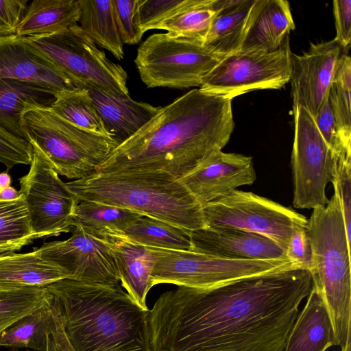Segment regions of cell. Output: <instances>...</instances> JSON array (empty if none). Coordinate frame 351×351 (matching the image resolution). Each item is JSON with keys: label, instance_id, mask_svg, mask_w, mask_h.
<instances>
[{"label": "cell", "instance_id": "obj_1", "mask_svg": "<svg viewBox=\"0 0 351 351\" xmlns=\"http://www.w3.org/2000/svg\"><path fill=\"white\" fill-rule=\"evenodd\" d=\"M312 287L311 272L298 267L178 286L149 312L151 351H284Z\"/></svg>", "mask_w": 351, "mask_h": 351}, {"label": "cell", "instance_id": "obj_2", "mask_svg": "<svg viewBox=\"0 0 351 351\" xmlns=\"http://www.w3.org/2000/svg\"><path fill=\"white\" fill-rule=\"evenodd\" d=\"M234 126L232 99L193 89L160 107L96 172L164 171L180 180L221 151Z\"/></svg>", "mask_w": 351, "mask_h": 351}, {"label": "cell", "instance_id": "obj_3", "mask_svg": "<svg viewBox=\"0 0 351 351\" xmlns=\"http://www.w3.org/2000/svg\"><path fill=\"white\" fill-rule=\"evenodd\" d=\"M45 287L44 351H151L149 311L119 284L63 279Z\"/></svg>", "mask_w": 351, "mask_h": 351}, {"label": "cell", "instance_id": "obj_4", "mask_svg": "<svg viewBox=\"0 0 351 351\" xmlns=\"http://www.w3.org/2000/svg\"><path fill=\"white\" fill-rule=\"evenodd\" d=\"M66 185L79 201L131 210L187 230L206 228L203 206L179 180L164 171L95 172Z\"/></svg>", "mask_w": 351, "mask_h": 351}, {"label": "cell", "instance_id": "obj_5", "mask_svg": "<svg viewBox=\"0 0 351 351\" xmlns=\"http://www.w3.org/2000/svg\"><path fill=\"white\" fill-rule=\"evenodd\" d=\"M325 206L313 209L306 234L313 253V281L320 289L329 312L337 346L351 351L350 242L337 190Z\"/></svg>", "mask_w": 351, "mask_h": 351}, {"label": "cell", "instance_id": "obj_6", "mask_svg": "<svg viewBox=\"0 0 351 351\" xmlns=\"http://www.w3.org/2000/svg\"><path fill=\"white\" fill-rule=\"evenodd\" d=\"M22 127L27 141L40 150L58 174L73 180L96 172L119 145L112 136L82 129L50 108L25 110Z\"/></svg>", "mask_w": 351, "mask_h": 351}, {"label": "cell", "instance_id": "obj_7", "mask_svg": "<svg viewBox=\"0 0 351 351\" xmlns=\"http://www.w3.org/2000/svg\"><path fill=\"white\" fill-rule=\"evenodd\" d=\"M223 58L195 40L166 34L149 36L138 48L135 64L148 88L199 86Z\"/></svg>", "mask_w": 351, "mask_h": 351}, {"label": "cell", "instance_id": "obj_8", "mask_svg": "<svg viewBox=\"0 0 351 351\" xmlns=\"http://www.w3.org/2000/svg\"><path fill=\"white\" fill-rule=\"evenodd\" d=\"M25 38L80 84L113 95H130L125 71L110 60L79 25L53 34Z\"/></svg>", "mask_w": 351, "mask_h": 351}, {"label": "cell", "instance_id": "obj_9", "mask_svg": "<svg viewBox=\"0 0 351 351\" xmlns=\"http://www.w3.org/2000/svg\"><path fill=\"white\" fill-rule=\"evenodd\" d=\"M154 249L157 258L151 275L152 287L167 283L207 288L269 271L298 267L286 257L270 260H237L193 250Z\"/></svg>", "mask_w": 351, "mask_h": 351}, {"label": "cell", "instance_id": "obj_10", "mask_svg": "<svg viewBox=\"0 0 351 351\" xmlns=\"http://www.w3.org/2000/svg\"><path fill=\"white\" fill-rule=\"evenodd\" d=\"M206 228H236L263 235L285 252L293 229L307 219L293 210L252 192L234 190L203 206Z\"/></svg>", "mask_w": 351, "mask_h": 351}, {"label": "cell", "instance_id": "obj_11", "mask_svg": "<svg viewBox=\"0 0 351 351\" xmlns=\"http://www.w3.org/2000/svg\"><path fill=\"white\" fill-rule=\"evenodd\" d=\"M293 112V205L296 208L313 210L328 202L326 187L335 180L341 157L326 144L306 109L295 106Z\"/></svg>", "mask_w": 351, "mask_h": 351}, {"label": "cell", "instance_id": "obj_12", "mask_svg": "<svg viewBox=\"0 0 351 351\" xmlns=\"http://www.w3.org/2000/svg\"><path fill=\"white\" fill-rule=\"evenodd\" d=\"M291 53L289 36L272 52L239 50L223 57L199 88L230 99L252 90L280 89L290 81Z\"/></svg>", "mask_w": 351, "mask_h": 351}, {"label": "cell", "instance_id": "obj_13", "mask_svg": "<svg viewBox=\"0 0 351 351\" xmlns=\"http://www.w3.org/2000/svg\"><path fill=\"white\" fill-rule=\"evenodd\" d=\"M32 146L29 172L20 178V194L35 239L71 232L77 198L58 177L40 150Z\"/></svg>", "mask_w": 351, "mask_h": 351}, {"label": "cell", "instance_id": "obj_14", "mask_svg": "<svg viewBox=\"0 0 351 351\" xmlns=\"http://www.w3.org/2000/svg\"><path fill=\"white\" fill-rule=\"evenodd\" d=\"M64 241L44 243L36 250L45 261L62 270L69 279L91 284L117 285L119 277L114 257L96 232L75 224Z\"/></svg>", "mask_w": 351, "mask_h": 351}, {"label": "cell", "instance_id": "obj_15", "mask_svg": "<svg viewBox=\"0 0 351 351\" xmlns=\"http://www.w3.org/2000/svg\"><path fill=\"white\" fill-rule=\"evenodd\" d=\"M346 52L335 39L311 44L302 55L291 53L293 106H302L314 119L328 95L338 60Z\"/></svg>", "mask_w": 351, "mask_h": 351}, {"label": "cell", "instance_id": "obj_16", "mask_svg": "<svg viewBox=\"0 0 351 351\" xmlns=\"http://www.w3.org/2000/svg\"><path fill=\"white\" fill-rule=\"evenodd\" d=\"M0 77L32 83L56 96L62 92L84 88L25 37L16 35L0 36Z\"/></svg>", "mask_w": 351, "mask_h": 351}, {"label": "cell", "instance_id": "obj_17", "mask_svg": "<svg viewBox=\"0 0 351 351\" xmlns=\"http://www.w3.org/2000/svg\"><path fill=\"white\" fill-rule=\"evenodd\" d=\"M256 178L252 157L219 151L179 180L203 206Z\"/></svg>", "mask_w": 351, "mask_h": 351}, {"label": "cell", "instance_id": "obj_18", "mask_svg": "<svg viewBox=\"0 0 351 351\" xmlns=\"http://www.w3.org/2000/svg\"><path fill=\"white\" fill-rule=\"evenodd\" d=\"M190 237L191 250L215 256L237 260L286 257L279 245L270 239L239 229L204 228L191 230Z\"/></svg>", "mask_w": 351, "mask_h": 351}, {"label": "cell", "instance_id": "obj_19", "mask_svg": "<svg viewBox=\"0 0 351 351\" xmlns=\"http://www.w3.org/2000/svg\"><path fill=\"white\" fill-rule=\"evenodd\" d=\"M93 232L97 233L109 247L121 285L139 306L148 309L146 297L152 287L151 275L157 258L155 249L138 244L120 232Z\"/></svg>", "mask_w": 351, "mask_h": 351}, {"label": "cell", "instance_id": "obj_20", "mask_svg": "<svg viewBox=\"0 0 351 351\" xmlns=\"http://www.w3.org/2000/svg\"><path fill=\"white\" fill-rule=\"evenodd\" d=\"M295 27L287 1L255 0L240 51H274Z\"/></svg>", "mask_w": 351, "mask_h": 351}, {"label": "cell", "instance_id": "obj_21", "mask_svg": "<svg viewBox=\"0 0 351 351\" xmlns=\"http://www.w3.org/2000/svg\"><path fill=\"white\" fill-rule=\"evenodd\" d=\"M82 86L87 89L106 130L119 144L134 135L160 108L134 101L130 95H113L90 85Z\"/></svg>", "mask_w": 351, "mask_h": 351}, {"label": "cell", "instance_id": "obj_22", "mask_svg": "<svg viewBox=\"0 0 351 351\" xmlns=\"http://www.w3.org/2000/svg\"><path fill=\"white\" fill-rule=\"evenodd\" d=\"M306 298L289 334L284 351H326L337 346L325 300L313 281Z\"/></svg>", "mask_w": 351, "mask_h": 351}, {"label": "cell", "instance_id": "obj_23", "mask_svg": "<svg viewBox=\"0 0 351 351\" xmlns=\"http://www.w3.org/2000/svg\"><path fill=\"white\" fill-rule=\"evenodd\" d=\"M56 95L32 83L0 77V127L26 139L22 127L23 112L33 107L51 108Z\"/></svg>", "mask_w": 351, "mask_h": 351}, {"label": "cell", "instance_id": "obj_24", "mask_svg": "<svg viewBox=\"0 0 351 351\" xmlns=\"http://www.w3.org/2000/svg\"><path fill=\"white\" fill-rule=\"evenodd\" d=\"M63 279H69L67 275L36 250L0 257V292L45 287Z\"/></svg>", "mask_w": 351, "mask_h": 351}, {"label": "cell", "instance_id": "obj_25", "mask_svg": "<svg viewBox=\"0 0 351 351\" xmlns=\"http://www.w3.org/2000/svg\"><path fill=\"white\" fill-rule=\"evenodd\" d=\"M255 0H221L204 45L225 57L240 50L248 18Z\"/></svg>", "mask_w": 351, "mask_h": 351}, {"label": "cell", "instance_id": "obj_26", "mask_svg": "<svg viewBox=\"0 0 351 351\" xmlns=\"http://www.w3.org/2000/svg\"><path fill=\"white\" fill-rule=\"evenodd\" d=\"M80 12V0H34L27 5L15 35L29 37L64 30L77 24Z\"/></svg>", "mask_w": 351, "mask_h": 351}, {"label": "cell", "instance_id": "obj_27", "mask_svg": "<svg viewBox=\"0 0 351 351\" xmlns=\"http://www.w3.org/2000/svg\"><path fill=\"white\" fill-rule=\"evenodd\" d=\"M79 23L83 32L117 59L123 58V43L115 23L112 0H80Z\"/></svg>", "mask_w": 351, "mask_h": 351}, {"label": "cell", "instance_id": "obj_28", "mask_svg": "<svg viewBox=\"0 0 351 351\" xmlns=\"http://www.w3.org/2000/svg\"><path fill=\"white\" fill-rule=\"evenodd\" d=\"M221 9L220 0H188L175 14L156 29L171 36L204 43L211 23Z\"/></svg>", "mask_w": 351, "mask_h": 351}, {"label": "cell", "instance_id": "obj_29", "mask_svg": "<svg viewBox=\"0 0 351 351\" xmlns=\"http://www.w3.org/2000/svg\"><path fill=\"white\" fill-rule=\"evenodd\" d=\"M190 231L149 217L139 216L120 233L147 247L191 250Z\"/></svg>", "mask_w": 351, "mask_h": 351}, {"label": "cell", "instance_id": "obj_30", "mask_svg": "<svg viewBox=\"0 0 351 351\" xmlns=\"http://www.w3.org/2000/svg\"><path fill=\"white\" fill-rule=\"evenodd\" d=\"M51 109L82 129L112 136L106 130L85 88L59 93Z\"/></svg>", "mask_w": 351, "mask_h": 351}, {"label": "cell", "instance_id": "obj_31", "mask_svg": "<svg viewBox=\"0 0 351 351\" xmlns=\"http://www.w3.org/2000/svg\"><path fill=\"white\" fill-rule=\"evenodd\" d=\"M351 59L346 52L340 56L328 92V99L341 138L351 147Z\"/></svg>", "mask_w": 351, "mask_h": 351}, {"label": "cell", "instance_id": "obj_32", "mask_svg": "<svg viewBox=\"0 0 351 351\" xmlns=\"http://www.w3.org/2000/svg\"><path fill=\"white\" fill-rule=\"evenodd\" d=\"M143 215L131 210L90 201H80L76 206L73 226L90 232L110 230L122 232L135 218Z\"/></svg>", "mask_w": 351, "mask_h": 351}, {"label": "cell", "instance_id": "obj_33", "mask_svg": "<svg viewBox=\"0 0 351 351\" xmlns=\"http://www.w3.org/2000/svg\"><path fill=\"white\" fill-rule=\"evenodd\" d=\"M47 330L48 311L44 302L3 331L0 335V346L44 351Z\"/></svg>", "mask_w": 351, "mask_h": 351}, {"label": "cell", "instance_id": "obj_34", "mask_svg": "<svg viewBox=\"0 0 351 351\" xmlns=\"http://www.w3.org/2000/svg\"><path fill=\"white\" fill-rule=\"evenodd\" d=\"M35 239L22 195L12 200L0 199V246L31 243Z\"/></svg>", "mask_w": 351, "mask_h": 351}, {"label": "cell", "instance_id": "obj_35", "mask_svg": "<svg viewBox=\"0 0 351 351\" xmlns=\"http://www.w3.org/2000/svg\"><path fill=\"white\" fill-rule=\"evenodd\" d=\"M46 287H27L0 292V335L24 316L40 308Z\"/></svg>", "mask_w": 351, "mask_h": 351}, {"label": "cell", "instance_id": "obj_36", "mask_svg": "<svg viewBox=\"0 0 351 351\" xmlns=\"http://www.w3.org/2000/svg\"><path fill=\"white\" fill-rule=\"evenodd\" d=\"M118 32L123 44H137L142 38L138 21V0H112Z\"/></svg>", "mask_w": 351, "mask_h": 351}, {"label": "cell", "instance_id": "obj_37", "mask_svg": "<svg viewBox=\"0 0 351 351\" xmlns=\"http://www.w3.org/2000/svg\"><path fill=\"white\" fill-rule=\"evenodd\" d=\"M188 0H138L137 18L143 34L156 29L164 20L180 10Z\"/></svg>", "mask_w": 351, "mask_h": 351}, {"label": "cell", "instance_id": "obj_38", "mask_svg": "<svg viewBox=\"0 0 351 351\" xmlns=\"http://www.w3.org/2000/svg\"><path fill=\"white\" fill-rule=\"evenodd\" d=\"M32 146L23 138L9 133L0 127V162L8 169L16 165H30Z\"/></svg>", "mask_w": 351, "mask_h": 351}, {"label": "cell", "instance_id": "obj_39", "mask_svg": "<svg viewBox=\"0 0 351 351\" xmlns=\"http://www.w3.org/2000/svg\"><path fill=\"white\" fill-rule=\"evenodd\" d=\"M314 120L325 142L339 157L351 156V147L346 146L341 138L328 95Z\"/></svg>", "mask_w": 351, "mask_h": 351}, {"label": "cell", "instance_id": "obj_40", "mask_svg": "<svg viewBox=\"0 0 351 351\" xmlns=\"http://www.w3.org/2000/svg\"><path fill=\"white\" fill-rule=\"evenodd\" d=\"M332 184L338 192L347 237L351 243V156L339 159L336 179Z\"/></svg>", "mask_w": 351, "mask_h": 351}, {"label": "cell", "instance_id": "obj_41", "mask_svg": "<svg viewBox=\"0 0 351 351\" xmlns=\"http://www.w3.org/2000/svg\"><path fill=\"white\" fill-rule=\"evenodd\" d=\"M306 228L298 226L293 229L285 256L297 267L311 271L313 267V253Z\"/></svg>", "mask_w": 351, "mask_h": 351}, {"label": "cell", "instance_id": "obj_42", "mask_svg": "<svg viewBox=\"0 0 351 351\" xmlns=\"http://www.w3.org/2000/svg\"><path fill=\"white\" fill-rule=\"evenodd\" d=\"M27 0H0V36L15 35Z\"/></svg>", "mask_w": 351, "mask_h": 351}, {"label": "cell", "instance_id": "obj_43", "mask_svg": "<svg viewBox=\"0 0 351 351\" xmlns=\"http://www.w3.org/2000/svg\"><path fill=\"white\" fill-rule=\"evenodd\" d=\"M333 13L336 27V36L334 39L346 52L351 41V1H334Z\"/></svg>", "mask_w": 351, "mask_h": 351}, {"label": "cell", "instance_id": "obj_44", "mask_svg": "<svg viewBox=\"0 0 351 351\" xmlns=\"http://www.w3.org/2000/svg\"><path fill=\"white\" fill-rule=\"evenodd\" d=\"M20 195V192L11 186L0 190V199L2 200L15 199Z\"/></svg>", "mask_w": 351, "mask_h": 351}, {"label": "cell", "instance_id": "obj_45", "mask_svg": "<svg viewBox=\"0 0 351 351\" xmlns=\"http://www.w3.org/2000/svg\"><path fill=\"white\" fill-rule=\"evenodd\" d=\"M27 245L26 243H12L0 246V257L14 254L23 246Z\"/></svg>", "mask_w": 351, "mask_h": 351}, {"label": "cell", "instance_id": "obj_46", "mask_svg": "<svg viewBox=\"0 0 351 351\" xmlns=\"http://www.w3.org/2000/svg\"><path fill=\"white\" fill-rule=\"evenodd\" d=\"M11 182V178L8 173H0V190L10 186Z\"/></svg>", "mask_w": 351, "mask_h": 351}, {"label": "cell", "instance_id": "obj_47", "mask_svg": "<svg viewBox=\"0 0 351 351\" xmlns=\"http://www.w3.org/2000/svg\"><path fill=\"white\" fill-rule=\"evenodd\" d=\"M25 351H29V350H25Z\"/></svg>", "mask_w": 351, "mask_h": 351}]
</instances>
